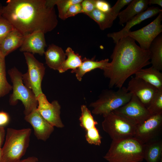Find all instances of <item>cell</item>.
I'll list each match as a JSON object with an SVG mask.
<instances>
[{
  "label": "cell",
  "instance_id": "obj_25",
  "mask_svg": "<svg viewBox=\"0 0 162 162\" xmlns=\"http://www.w3.org/2000/svg\"><path fill=\"white\" fill-rule=\"evenodd\" d=\"M67 58L62 64L58 70L60 73H63L68 69L74 70L81 64L82 59L81 56L78 54L75 53L72 49L70 47L67 48L65 52Z\"/></svg>",
  "mask_w": 162,
  "mask_h": 162
},
{
  "label": "cell",
  "instance_id": "obj_38",
  "mask_svg": "<svg viewBox=\"0 0 162 162\" xmlns=\"http://www.w3.org/2000/svg\"><path fill=\"white\" fill-rule=\"evenodd\" d=\"M156 4L162 7V0H148V4Z\"/></svg>",
  "mask_w": 162,
  "mask_h": 162
},
{
  "label": "cell",
  "instance_id": "obj_21",
  "mask_svg": "<svg viewBox=\"0 0 162 162\" xmlns=\"http://www.w3.org/2000/svg\"><path fill=\"white\" fill-rule=\"evenodd\" d=\"M119 14L112 7L110 11L107 13L101 12L95 8L86 15L94 21L101 30H104L112 26Z\"/></svg>",
  "mask_w": 162,
  "mask_h": 162
},
{
  "label": "cell",
  "instance_id": "obj_16",
  "mask_svg": "<svg viewBox=\"0 0 162 162\" xmlns=\"http://www.w3.org/2000/svg\"><path fill=\"white\" fill-rule=\"evenodd\" d=\"M44 34L42 31H38L25 36L20 51L33 55L37 53L43 56L44 54L45 48L46 46Z\"/></svg>",
  "mask_w": 162,
  "mask_h": 162
},
{
  "label": "cell",
  "instance_id": "obj_14",
  "mask_svg": "<svg viewBox=\"0 0 162 162\" xmlns=\"http://www.w3.org/2000/svg\"><path fill=\"white\" fill-rule=\"evenodd\" d=\"M24 118L32 126L34 134L38 140L46 141L54 130V127L41 116L37 109L25 116Z\"/></svg>",
  "mask_w": 162,
  "mask_h": 162
},
{
  "label": "cell",
  "instance_id": "obj_6",
  "mask_svg": "<svg viewBox=\"0 0 162 162\" xmlns=\"http://www.w3.org/2000/svg\"><path fill=\"white\" fill-rule=\"evenodd\" d=\"M132 94L123 86L118 90L106 89L103 91L95 101L89 106L93 107L92 112L104 117L127 104L130 99Z\"/></svg>",
  "mask_w": 162,
  "mask_h": 162
},
{
  "label": "cell",
  "instance_id": "obj_11",
  "mask_svg": "<svg viewBox=\"0 0 162 162\" xmlns=\"http://www.w3.org/2000/svg\"><path fill=\"white\" fill-rule=\"evenodd\" d=\"M36 98L38 102L37 109L41 116L54 127H63L60 116L61 106L58 101L54 100L50 103L43 93Z\"/></svg>",
  "mask_w": 162,
  "mask_h": 162
},
{
  "label": "cell",
  "instance_id": "obj_7",
  "mask_svg": "<svg viewBox=\"0 0 162 162\" xmlns=\"http://www.w3.org/2000/svg\"><path fill=\"white\" fill-rule=\"evenodd\" d=\"M104 117L102 128L112 140L134 137L137 124L131 120L114 111Z\"/></svg>",
  "mask_w": 162,
  "mask_h": 162
},
{
  "label": "cell",
  "instance_id": "obj_17",
  "mask_svg": "<svg viewBox=\"0 0 162 162\" xmlns=\"http://www.w3.org/2000/svg\"><path fill=\"white\" fill-rule=\"evenodd\" d=\"M24 38L25 36L15 28L10 32L0 43V50L3 55L5 57L20 47Z\"/></svg>",
  "mask_w": 162,
  "mask_h": 162
},
{
  "label": "cell",
  "instance_id": "obj_31",
  "mask_svg": "<svg viewBox=\"0 0 162 162\" xmlns=\"http://www.w3.org/2000/svg\"><path fill=\"white\" fill-rule=\"evenodd\" d=\"M85 137L86 141L90 144L99 146L101 143V137L96 128L86 132Z\"/></svg>",
  "mask_w": 162,
  "mask_h": 162
},
{
  "label": "cell",
  "instance_id": "obj_28",
  "mask_svg": "<svg viewBox=\"0 0 162 162\" xmlns=\"http://www.w3.org/2000/svg\"><path fill=\"white\" fill-rule=\"evenodd\" d=\"M147 109L151 115L162 114V90H158Z\"/></svg>",
  "mask_w": 162,
  "mask_h": 162
},
{
  "label": "cell",
  "instance_id": "obj_37",
  "mask_svg": "<svg viewBox=\"0 0 162 162\" xmlns=\"http://www.w3.org/2000/svg\"><path fill=\"white\" fill-rule=\"evenodd\" d=\"M38 161V159L37 158L34 156H32L20 160L19 162H37Z\"/></svg>",
  "mask_w": 162,
  "mask_h": 162
},
{
  "label": "cell",
  "instance_id": "obj_33",
  "mask_svg": "<svg viewBox=\"0 0 162 162\" xmlns=\"http://www.w3.org/2000/svg\"><path fill=\"white\" fill-rule=\"evenodd\" d=\"M95 8L105 13L109 12L111 10V6L107 2L103 0H94Z\"/></svg>",
  "mask_w": 162,
  "mask_h": 162
},
{
  "label": "cell",
  "instance_id": "obj_4",
  "mask_svg": "<svg viewBox=\"0 0 162 162\" xmlns=\"http://www.w3.org/2000/svg\"><path fill=\"white\" fill-rule=\"evenodd\" d=\"M31 132L29 128H8L1 162H19L28 146Z\"/></svg>",
  "mask_w": 162,
  "mask_h": 162
},
{
  "label": "cell",
  "instance_id": "obj_13",
  "mask_svg": "<svg viewBox=\"0 0 162 162\" xmlns=\"http://www.w3.org/2000/svg\"><path fill=\"white\" fill-rule=\"evenodd\" d=\"M127 88L129 92L135 95L147 108L158 90L144 80L135 77L129 81Z\"/></svg>",
  "mask_w": 162,
  "mask_h": 162
},
{
  "label": "cell",
  "instance_id": "obj_23",
  "mask_svg": "<svg viewBox=\"0 0 162 162\" xmlns=\"http://www.w3.org/2000/svg\"><path fill=\"white\" fill-rule=\"evenodd\" d=\"M162 140L160 138L144 144V159L147 162H161Z\"/></svg>",
  "mask_w": 162,
  "mask_h": 162
},
{
  "label": "cell",
  "instance_id": "obj_26",
  "mask_svg": "<svg viewBox=\"0 0 162 162\" xmlns=\"http://www.w3.org/2000/svg\"><path fill=\"white\" fill-rule=\"evenodd\" d=\"M5 58L0 50V98L7 95L12 90V86L7 79Z\"/></svg>",
  "mask_w": 162,
  "mask_h": 162
},
{
  "label": "cell",
  "instance_id": "obj_30",
  "mask_svg": "<svg viewBox=\"0 0 162 162\" xmlns=\"http://www.w3.org/2000/svg\"><path fill=\"white\" fill-rule=\"evenodd\" d=\"M14 29L11 24L2 16H0V43Z\"/></svg>",
  "mask_w": 162,
  "mask_h": 162
},
{
  "label": "cell",
  "instance_id": "obj_35",
  "mask_svg": "<svg viewBox=\"0 0 162 162\" xmlns=\"http://www.w3.org/2000/svg\"><path fill=\"white\" fill-rule=\"evenodd\" d=\"M10 117L8 114L4 111L0 112V127H4L9 123Z\"/></svg>",
  "mask_w": 162,
  "mask_h": 162
},
{
  "label": "cell",
  "instance_id": "obj_36",
  "mask_svg": "<svg viewBox=\"0 0 162 162\" xmlns=\"http://www.w3.org/2000/svg\"><path fill=\"white\" fill-rule=\"evenodd\" d=\"M5 130L4 127H0V148L3 143L5 136Z\"/></svg>",
  "mask_w": 162,
  "mask_h": 162
},
{
  "label": "cell",
  "instance_id": "obj_20",
  "mask_svg": "<svg viewBox=\"0 0 162 162\" xmlns=\"http://www.w3.org/2000/svg\"><path fill=\"white\" fill-rule=\"evenodd\" d=\"M109 61L108 58L98 61L95 60L94 58L92 59L84 58L82 59L81 65L76 68L72 70L71 73H75L77 79L79 81H81L83 76L88 72L97 68L104 70L108 65Z\"/></svg>",
  "mask_w": 162,
  "mask_h": 162
},
{
  "label": "cell",
  "instance_id": "obj_3",
  "mask_svg": "<svg viewBox=\"0 0 162 162\" xmlns=\"http://www.w3.org/2000/svg\"><path fill=\"white\" fill-rule=\"evenodd\" d=\"M144 152V144L133 137L112 140L104 158L109 162H141Z\"/></svg>",
  "mask_w": 162,
  "mask_h": 162
},
{
  "label": "cell",
  "instance_id": "obj_22",
  "mask_svg": "<svg viewBox=\"0 0 162 162\" xmlns=\"http://www.w3.org/2000/svg\"><path fill=\"white\" fill-rule=\"evenodd\" d=\"M135 75V77L144 80L158 90H162V73L152 66L141 69Z\"/></svg>",
  "mask_w": 162,
  "mask_h": 162
},
{
  "label": "cell",
  "instance_id": "obj_10",
  "mask_svg": "<svg viewBox=\"0 0 162 162\" xmlns=\"http://www.w3.org/2000/svg\"><path fill=\"white\" fill-rule=\"evenodd\" d=\"M162 128V114L152 115L136 125L134 137L145 144L160 138Z\"/></svg>",
  "mask_w": 162,
  "mask_h": 162
},
{
  "label": "cell",
  "instance_id": "obj_9",
  "mask_svg": "<svg viewBox=\"0 0 162 162\" xmlns=\"http://www.w3.org/2000/svg\"><path fill=\"white\" fill-rule=\"evenodd\" d=\"M162 12L149 24L139 30L130 31L124 36H129L137 41L142 49L149 50L152 42L162 32Z\"/></svg>",
  "mask_w": 162,
  "mask_h": 162
},
{
  "label": "cell",
  "instance_id": "obj_40",
  "mask_svg": "<svg viewBox=\"0 0 162 162\" xmlns=\"http://www.w3.org/2000/svg\"><path fill=\"white\" fill-rule=\"evenodd\" d=\"M2 7L3 6H2V4H0V16H2Z\"/></svg>",
  "mask_w": 162,
  "mask_h": 162
},
{
  "label": "cell",
  "instance_id": "obj_2",
  "mask_svg": "<svg viewBox=\"0 0 162 162\" xmlns=\"http://www.w3.org/2000/svg\"><path fill=\"white\" fill-rule=\"evenodd\" d=\"M110 56L112 61L103 70L109 79V87L120 88L130 76L150 64V52L136 44L129 36H124L116 44Z\"/></svg>",
  "mask_w": 162,
  "mask_h": 162
},
{
  "label": "cell",
  "instance_id": "obj_5",
  "mask_svg": "<svg viewBox=\"0 0 162 162\" xmlns=\"http://www.w3.org/2000/svg\"><path fill=\"white\" fill-rule=\"evenodd\" d=\"M12 83L13 92L10 96L9 103L10 105L14 106L21 101L24 107V113L27 116L37 109L38 102L37 98L32 90L24 84L22 74L16 67L8 71Z\"/></svg>",
  "mask_w": 162,
  "mask_h": 162
},
{
  "label": "cell",
  "instance_id": "obj_27",
  "mask_svg": "<svg viewBox=\"0 0 162 162\" xmlns=\"http://www.w3.org/2000/svg\"><path fill=\"white\" fill-rule=\"evenodd\" d=\"M81 113L79 118L80 125L86 130V132L90 131L96 128L98 122L94 120L86 106L81 105Z\"/></svg>",
  "mask_w": 162,
  "mask_h": 162
},
{
  "label": "cell",
  "instance_id": "obj_12",
  "mask_svg": "<svg viewBox=\"0 0 162 162\" xmlns=\"http://www.w3.org/2000/svg\"><path fill=\"white\" fill-rule=\"evenodd\" d=\"M114 111L124 116L137 125L151 116L147 108L134 94L127 104Z\"/></svg>",
  "mask_w": 162,
  "mask_h": 162
},
{
  "label": "cell",
  "instance_id": "obj_8",
  "mask_svg": "<svg viewBox=\"0 0 162 162\" xmlns=\"http://www.w3.org/2000/svg\"><path fill=\"white\" fill-rule=\"evenodd\" d=\"M23 54L28 70L26 73L22 74L23 82L37 97L43 93L41 83L45 74V68L43 64L38 60L32 54L24 52Z\"/></svg>",
  "mask_w": 162,
  "mask_h": 162
},
{
  "label": "cell",
  "instance_id": "obj_1",
  "mask_svg": "<svg viewBox=\"0 0 162 162\" xmlns=\"http://www.w3.org/2000/svg\"><path fill=\"white\" fill-rule=\"evenodd\" d=\"M2 16L24 36L41 31L53 30L58 20L54 6L50 0H8Z\"/></svg>",
  "mask_w": 162,
  "mask_h": 162
},
{
  "label": "cell",
  "instance_id": "obj_34",
  "mask_svg": "<svg viewBox=\"0 0 162 162\" xmlns=\"http://www.w3.org/2000/svg\"><path fill=\"white\" fill-rule=\"evenodd\" d=\"M82 13L86 14L95 9L94 0H84L81 3Z\"/></svg>",
  "mask_w": 162,
  "mask_h": 162
},
{
  "label": "cell",
  "instance_id": "obj_15",
  "mask_svg": "<svg viewBox=\"0 0 162 162\" xmlns=\"http://www.w3.org/2000/svg\"><path fill=\"white\" fill-rule=\"evenodd\" d=\"M162 12V10L158 7H150L128 21L126 22L125 26L121 30L117 32L109 33L107 34V36L112 38L114 42L116 44L130 31V28L133 26Z\"/></svg>",
  "mask_w": 162,
  "mask_h": 162
},
{
  "label": "cell",
  "instance_id": "obj_32",
  "mask_svg": "<svg viewBox=\"0 0 162 162\" xmlns=\"http://www.w3.org/2000/svg\"><path fill=\"white\" fill-rule=\"evenodd\" d=\"M81 3L73 4L71 5L67 12L64 17V20L79 13H82Z\"/></svg>",
  "mask_w": 162,
  "mask_h": 162
},
{
  "label": "cell",
  "instance_id": "obj_18",
  "mask_svg": "<svg viewBox=\"0 0 162 162\" xmlns=\"http://www.w3.org/2000/svg\"><path fill=\"white\" fill-rule=\"evenodd\" d=\"M44 54L46 64L54 70L58 71L66 59V54L62 49L53 44L49 45Z\"/></svg>",
  "mask_w": 162,
  "mask_h": 162
},
{
  "label": "cell",
  "instance_id": "obj_39",
  "mask_svg": "<svg viewBox=\"0 0 162 162\" xmlns=\"http://www.w3.org/2000/svg\"><path fill=\"white\" fill-rule=\"evenodd\" d=\"M2 157V148H0V162H1Z\"/></svg>",
  "mask_w": 162,
  "mask_h": 162
},
{
  "label": "cell",
  "instance_id": "obj_19",
  "mask_svg": "<svg viewBox=\"0 0 162 162\" xmlns=\"http://www.w3.org/2000/svg\"><path fill=\"white\" fill-rule=\"evenodd\" d=\"M148 0H132L124 10L118 15L119 23L122 25L136 15L146 10L148 8Z\"/></svg>",
  "mask_w": 162,
  "mask_h": 162
},
{
  "label": "cell",
  "instance_id": "obj_24",
  "mask_svg": "<svg viewBox=\"0 0 162 162\" xmlns=\"http://www.w3.org/2000/svg\"><path fill=\"white\" fill-rule=\"evenodd\" d=\"M150 52V64L155 69L162 70V36L159 35L151 44L149 49Z\"/></svg>",
  "mask_w": 162,
  "mask_h": 162
},
{
  "label": "cell",
  "instance_id": "obj_29",
  "mask_svg": "<svg viewBox=\"0 0 162 162\" xmlns=\"http://www.w3.org/2000/svg\"><path fill=\"white\" fill-rule=\"evenodd\" d=\"M83 0H55L58 10L59 17L64 20V17L70 7L72 5L81 3Z\"/></svg>",
  "mask_w": 162,
  "mask_h": 162
}]
</instances>
